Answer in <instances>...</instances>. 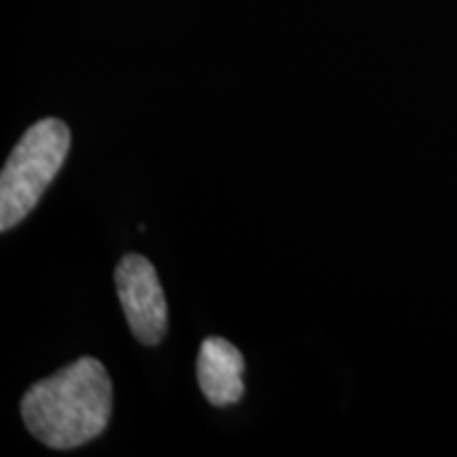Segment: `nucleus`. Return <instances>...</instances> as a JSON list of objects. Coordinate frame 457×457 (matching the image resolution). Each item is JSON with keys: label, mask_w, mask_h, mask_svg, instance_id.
Returning <instances> with one entry per match:
<instances>
[{"label": "nucleus", "mask_w": 457, "mask_h": 457, "mask_svg": "<svg viewBox=\"0 0 457 457\" xmlns=\"http://www.w3.org/2000/svg\"><path fill=\"white\" fill-rule=\"evenodd\" d=\"M71 151V129L60 119H43L21 136L0 174V231L20 225L41 202Z\"/></svg>", "instance_id": "nucleus-2"}, {"label": "nucleus", "mask_w": 457, "mask_h": 457, "mask_svg": "<svg viewBox=\"0 0 457 457\" xmlns=\"http://www.w3.org/2000/svg\"><path fill=\"white\" fill-rule=\"evenodd\" d=\"M114 284L131 333L145 345L162 343L168 330V303L153 262L140 254L123 256Z\"/></svg>", "instance_id": "nucleus-3"}, {"label": "nucleus", "mask_w": 457, "mask_h": 457, "mask_svg": "<svg viewBox=\"0 0 457 457\" xmlns=\"http://www.w3.org/2000/svg\"><path fill=\"white\" fill-rule=\"evenodd\" d=\"M244 356L222 337H208L199 347L197 381L214 407H228L244 396Z\"/></svg>", "instance_id": "nucleus-4"}, {"label": "nucleus", "mask_w": 457, "mask_h": 457, "mask_svg": "<svg viewBox=\"0 0 457 457\" xmlns=\"http://www.w3.org/2000/svg\"><path fill=\"white\" fill-rule=\"evenodd\" d=\"M112 413V381L96 358H79L21 398V420L51 449H77L106 430Z\"/></svg>", "instance_id": "nucleus-1"}]
</instances>
